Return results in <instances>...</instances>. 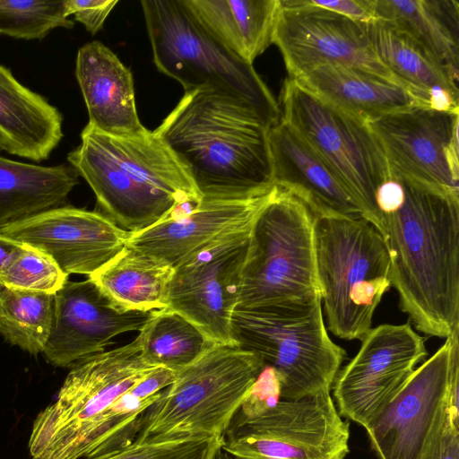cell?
<instances>
[{
  "instance_id": "1",
  "label": "cell",
  "mask_w": 459,
  "mask_h": 459,
  "mask_svg": "<svg viewBox=\"0 0 459 459\" xmlns=\"http://www.w3.org/2000/svg\"><path fill=\"white\" fill-rule=\"evenodd\" d=\"M157 368L143 358L139 334L74 363L33 421L30 459H88L131 444L142 415L160 396L143 399L133 388Z\"/></svg>"
},
{
  "instance_id": "2",
  "label": "cell",
  "mask_w": 459,
  "mask_h": 459,
  "mask_svg": "<svg viewBox=\"0 0 459 459\" xmlns=\"http://www.w3.org/2000/svg\"><path fill=\"white\" fill-rule=\"evenodd\" d=\"M270 128L245 100L202 88L185 91L154 131L204 199L238 200L275 186Z\"/></svg>"
},
{
  "instance_id": "3",
  "label": "cell",
  "mask_w": 459,
  "mask_h": 459,
  "mask_svg": "<svg viewBox=\"0 0 459 459\" xmlns=\"http://www.w3.org/2000/svg\"><path fill=\"white\" fill-rule=\"evenodd\" d=\"M402 204L382 215L390 281L416 329L447 338L459 326V199L403 179Z\"/></svg>"
},
{
  "instance_id": "4",
  "label": "cell",
  "mask_w": 459,
  "mask_h": 459,
  "mask_svg": "<svg viewBox=\"0 0 459 459\" xmlns=\"http://www.w3.org/2000/svg\"><path fill=\"white\" fill-rule=\"evenodd\" d=\"M67 161L92 189L100 212L132 233L203 200L154 130L116 136L87 124Z\"/></svg>"
},
{
  "instance_id": "5",
  "label": "cell",
  "mask_w": 459,
  "mask_h": 459,
  "mask_svg": "<svg viewBox=\"0 0 459 459\" xmlns=\"http://www.w3.org/2000/svg\"><path fill=\"white\" fill-rule=\"evenodd\" d=\"M314 237L328 329L339 338L361 341L391 287L384 238L363 217H314Z\"/></svg>"
},
{
  "instance_id": "6",
  "label": "cell",
  "mask_w": 459,
  "mask_h": 459,
  "mask_svg": "<svg viewBox=\"0 0 459 459\" xmlns=\"http://www.w3.org/2000/svg\"><path fill=\"white\" fill-rule=\"evenodd\" d=\"M237 346L258 355L277 374L281 400L330 392L345 351L327 333L322 298L255 308H236Z\"/></svg>"
},
{
  "instance_id": "7",
  "label": "cell",
  "mask_w": 459,
  "mask_h": 459,
  "mask_svg": "<svg viewBox=\"0 0 459 459\" xmlns=\"http://www.w3.org/2000/svg\"><path fill=\"white\" fill-rule=\"evenodd\" d=\"M264 367L252 351L214 344L176 371L173 383L142 415L135 439L181 435L223 438Z\"/></svg>"
},
{
  "instance_id": "8",
  "label": "cell",
  "mask_w": 459,
  "mask_h": 459,
  "mask_svg": "<svg viewBox=\"0 0 459 459\" xmlns=\"http://www.w3.org/2000/svg\"><path fill=\"white\" fill-rule=\"evenodd\" d=\"M153 62L185 91L218 90L254 107L272 127L281 119L279 103L253 65L220 45L182 0L141 2Z\"/></svg>"
},
{
  "instance_id": "9",
  "label": "cell",
  "mask_w": 459,
  "mask_h": 459,
  "mask_svg": "<svg viewBox=\"0 0 459 459\" xmlns=\"http://www.w3.org/2000/svg\"><path fill=\"white\" fill-rule=\"evenodd\" d=\"M316 296L322 298L314 216L300 200L276 186L251 230L237 307L281 305Z\"/></svg>"
},
{
  "instance_id": "10",
  "label": "cell",
  "mask_w": 459,
  "mask_h": 459,
  "mask_svg": "<svg viewBox=\"0 0 459 459\" xmlns=\"http://www.w3.org/2000/svg\"><path fill=\"white\" fill-rule=\"evenodd\" d=\"M279 107L281 119L330 166L363 218L380 233L377 193L392 177L381 145L367 122L289 77L283 82Z\"/></svg>"
},
{
  "instance_id": "11",
  "label": "cell",
  "mask_w": 459,
  "mask_h": 459,
  "mask_svg": "<svg viewBox=\"0 0 459 459\" xmlns=\"http://www.w3.org/2000/svg\"><path fill=\"white\" fill-rule=\"evenodd\" d=\"M349 423L330 392L280 400L262 416L227 429L221 448L235 459H345Z\"/></svg>"
},
{
  "instance_id": "12",
  "label": "cell",
  "mask_w": 459,
  "mask_h": 459,
  "mask_svg": "<svg viewBox=\"0 0 459 459\" xmlns=\"http://www.w3.org/2000/svg\"><path fill=\"white\" fill-rule=\"evenodd\" d=\"M392 178H403L459 199V112L414 106L367 121Z\"/></svg>"
},
{
  "instance_id": "13",
  "label": "cell",
  "mask_w": 459,
  "mask_h": 459,
  "mask_svg": "<svg viewBox=\"0 0 459 459\" xmlns=\"http://www.w3.org/2000/svg\"><path fill=\"white\" fill-rule=\"evenodd\" d=\"M279 1L273 44L281 53L289 78L321 65L339 64L406 88L375 56L365 23L307 0Z\"/></svg>"
},
{
  "instance_id": "14",
  "label": "cell",
  "mask_w": 459,
  "mask_h": 459,
  "mask_svg": "<svg viewBox=\"0 0 459 459\" xmlns=\"http://www.w3.org/2000/svg\"><path fill=\"white\" fill-rule=\"evenodd\" d=\"M426 356L424 338L409 322L371 328L358 353L339 370L333 382L340 416L365 428Z\"/></svg>"
},
{
  "instance_id": "15",
  "label": "cell",
  "mask_w": 459,
  "mask_h": 459,
  "mask_svg": "<svg viewBox=\"0 0 459 459\" xmlns=\"http://www.w3.org/2000/svg\"><path fill=\"white\" fill-rule=\"evenodd\" d=\"M251 230L198 253L176 267L170 281L167 308L189 320L216 344L236 345L231 323Z\"/></svg>"
},
{
  "instance_id": "16",
  "label": "cell",
  "mask_w": 459,
  "mask_h": 459,
  "mask_svg": "<svg viewBox=\"0 0 459 459\" xmlns=\"http://www.w3.org/2000/svg\"><path fill=\"white\" fill-rule=\"evenodd\" d=\"M451 338L365 427L379 459H422L448 399Z\"/></svg>"
},
{
  "instance_id": "17",
  "label": "cell",
  "mask_w": 459,
  "mask_h": 459,
  "mask_svg": "<svg viewBox=\"0 0 459 459\" xmlns=\"http://www.w3.org/2000/svg\"><path fill=\"white\" fill-rule=\"evenodd\" d=\"M0 233L42 251L67 275L89 277L126 247L132 232L100 212L64 205L6 226Z\"/></svg>"
},
{
  "instance_id": "18",
  "label": "cell",
  "mask_w": 459,
  "mask_h": 459,
  "mask_svg": "<svg viewBox=\"0 0 459 459\" xmlns=\"http://www.w3.org/2000/svg\"><path fill=\"white\" fill-rule=\"evenodd\" d=\"M154 312L121 311L91 279L67 281L55 293L52 327L42 354L55 367L71 368L104 351L116 336L140 331Z\"/></svg>"
},
{
  "instance_id": "19",
  "label": "cell",
  "mask_w": 459,
  "mask_h": 459,
  "mask_svg": "<svg viewBox=\"0 0 459 459\" xmlns=\"http://www.w3.org/2000/svg\"><path fill=\"white\" fill-rule=\"evenodd\" d=\"M269 193L248 199L208 200L178 207L170 216L138 232L127 242L174 269L212 245L250 230L271 200Z\"/></svg>"
},
{
  "instance_id": "20",
  "label": "cell",
  "mask_w": 459,
  "mask_h": 459,
  "mask_svg": "<svg viewBox=\"0 0 459 459\" xmlns=\"http://www.w3.org/2000/svg\"><path fill=\"white\" fill-rule=\"evenodd\" d=\"M274 186L300 200L314 217H363L330 166L284 121L269 129Z\"/></svg>"
},
{
  "instance_id": "21",
  "label": "cell",
  "mask_w": 459,
  "mask_h": 459,
  "mask_svg": "<svg viewBox=\"0 0 459 459\" xmlns=\"http://www.w3.org/2000/svg\"><path fill=\"white\" fill-rule=\"evenodd\" d=\"M75 76L88 111V125L116 136L148 130L136 111L130 70L101 42L93 40L78 49Z\"/></svg>"
},
{
  "instance_id": "22",
  "label": "cell",
  "mask_w": 459,
  "mask_h": 459,
  "mask_svg": "<svg viewBox=\"0 0 459 459\" xmlns=\"http://www.w3.org/2000/svg\"><path fill=\"white\" fill-rule=\"evenodd\" d=\"M63 136L59 109L22 84L5 67L0 73V151L41 162Z\"/></svg>"
},
{
  "instance_id": "23",
  "label": "cell",
  "mask_w": 459,
  "mask_h": 459,
  "mask_svg": "<svg viewBox=\"0 0 459 459\" xmlns=\"http://www.w3.org/2000/svg\"><path fill=\"white\" fill-rule=\"evenodd\" d=\"M335 107L368 121L429 104L403 86L339 64H325L292 78Z\"/></svg>"
},
{
  "instance_id": "24",
  "label": "cell",
  "mask_w": 459,
  "mask_h": 459,
  "mask_svg": "<svg viewBox=\"0 0 459 459\" xmlns=\"http://www.w3.org/2000/svg\"><path fill=\"white\" fill-rule=\"evenodd\" d=\"M198 23L240 60L254 61L273 44L279 0H182Z\"/></svg>"
},
{
  "instance_id": "25",
  "label": "cell",
  "mask_w": 459,
  "mask_h": 459,
  "mask_svg": "<svg viewBox=\"0 0 459 459\" xmlns=\"http://www.w3.org/2000/svg\"><path fill=\"white\" fill-rule=\"evenodd\" d=\"M79 177L70 164L43 166L0 156V230L65 205Z\"/></svg>"
},
{
  "instance_id": "26",
  "label": "cell",
  "mask_w": 459,
  "mask_h": 459,
  "mask_svg": "<svg viewBox=\"0 0 459 459\" xmlns=\"http://www.w3.org/2000/svg\"><path fill=\"white\" fill-rule=\"evenodd\" d=\"M373 5L375 19L410 36L458 80V1L373 0Z\"/></svg>"
},
{
  "instance_id": "27",
  "label": "cell",
  "mask_w": 459,
  "mask_h": 459,
  "mask_svg": "<svg viewBox=\"0 0 459 459\" xmlns=\"http://www.w3.org/2000/svg\"><path fill=\"white\" fill-rule=\"evenodd\" d=\"M174 268L152 255L126 246L89 276L124 312H151L168 307Z\"/></svg>"
},
{
  "instance_id": "28",
  "label": "cell",
  "mask_w": 459,
  "mask_h": 459,
  "mask_svg": "<svg viewBox=\"0 0 459 459\" xmlns=\"http://www.w3.org/2000/svg\"><path fill=\"white\" fill-rule=\"evenodd\" d=\"M365 24L375 56L409 91L429 106L438 89L459 99L458 80L410 36L381 19Z\"/></svg>"
},
{
  "instance_id": "29",
  "label": "cell",
  "mask_w": 459,
  "mask_h": 459,
  "mask_svg": "<svg viewBox=\"0 0 459 459\" xmlns=\"http://www.w3.org/2000/svg\"><path fill=\"white\" fill-rule=\"evenodd\" d=\"M138 334L144 360L174 371L191 364L216 344L193 323L169 308L155 311Z\"/></svg>"
},
{
  "instance_id": "30",
  "label": "cell",
  "mask_w": 459,
  "mask_h": 459,
  "mask_svg": "<svg viewBox=\"0 0 459 459\" xmlns=\"http://www.w3.org/2000/svg\"><path fill=\"white\" fill-rule=\"evenodd\" d=\"M55 294L13 289L0 283V335L8 343L38 355L48 339Z\"/></svg>"
},
{
  "instance_id": "31",
  "label": "cell",
  "mask_w": 459,
  "mask_h": 459,
  "mask_svg": "<svg viewBox=\"0 0 459 459\" xmlns=\"http://www.w3.org/2000/svg\"><path fill=\"white\" fill-rule=\"evenodd\" d=\"M74 26L65 1L0 0V34L26 40H41L57 28Z\"/></svg>"
},
{
  "instance_id": "32",
  "label": "cell",
  "mask_w": 459,
  "mask_h": 459,
  "mask_svg": "<svg viewBox=\"0 0 459 459\" xmlns=\"http://www.w3.org/2000/svg\"><path fill=\"white\" fill-rule=\"evenodd\" d=\"M222 443L221 437L204 435L134 439L117 450L88 459H212Z\"/></svg>"
},
{
  "instance_id": "33",
  "label": "cell",
  "mask_w": 459,
  "mask_h": 459,
  "mask_svg": "<svg viewBox=\"0 0 459 459\" xmlns=\"http://www.w3.org/2000/svg\"><path fill=\"white\" fill-rule=\"evenodd\" d=\"M67 281L68 275L52 258L26 244L0 277V283L6 287L49 294H55Z\"/></svg>"
},
{
  "instance_id": "34",
  "label": "cell",
  "mask_w": 459,
  "mask_h": 459,
  "mask_svg": "<svg viewBox=\"0 0 459 459\" xmlns=\"http://www.w3.org/2000/svg\"><path fill=\"white\" fill-rule=\"evenodd\" d=\"M281 399V381L273 368L264 366L247 393L230 425L262 416L275 406Z\"/></svg>"
},
{
  "instance_id": "35",
  "label": "cell",
  "mask_w": 459,
  "mask_h": 459,
  "mask_svg": "<svg viewBox=\"0 0 459 459\" xmlns=\"http://www.w3.org/2000/svg\"><path fill=\"white\" fill-rule=\"evenodd\" d=\"M422 459H459V419L447 404Z\"/></svg>"
},
{
  "instance_id": "36",
  "label": "cell",
  "mask_w": 459,
  "mask_h": 459,
  "mask_svg": "<svg viewBox=\"0 0 459 459\" xmlns=\"http://www.w3.org/2000/svg\"><path fill=\"white\" fill-rule=\"evenodd\" d=\"M66 13L82 23L91 34H96L103 27L104 22L117 0H65Z\"/></svg>"
},
{
  "instance_id": "37",
  "label": "cell",
  "mask_w": 459,
  "mask_h": 459,
  "mask_svg": "<svg viewBox=\"0 0 459 459\" xmlns=\"http://www.w3.org/2000/svg\"><path fill=\"white\" fill-rule=\"evenodd\" d=\"M316 5L359 22L375 19L373 0H307Z\"/></svg>"
},
{
  "instance_id": "38",
  "label": "cell",
  "mask_w": 459,
  "mask_h": 459,
  "mask_svg": "<svg viewBox=\"0 0 459 459\" xmlns=\"http://www.w3.org/2000/svg\"><path fill=\"white\" fill-rule=\"evenodd\" d=\"M403 196V188L399 181L391 179L384 183L377 193V205L381 217L396 210L402 204Z\"/></svg>"
},
{
  "instance_id": "39",
  "label": "cell",
  "mask_w": 459,
  "mask_h": 459,
  "mask_svg": "<svg viewBox=\"0 0 459 459\" xmlns=\"http://www.w3.org/2000/svg\"><path fill=\"white\" fill-rule=\"evenodd\" d=\"M23 245L0 233V277L20 254Z\"/></svg>"
},
{
  "instance_id": "40",
  "label": "cell",
  "mask_w": 459,
  "mask_h": 459,
  "mask_svg": "<svg viewBox=\"0 0 459 459\" xmlns=\"http://www.w3.org/2000/svg\"><path fill=\"white\" fill-rule=\"evenodd\" d=\"M212 459H235L231 455L220 448L214 455Z\"/></svg>"
},
{
  "instance_id": "41",
  "label": "cell",
  "mask_w": 459,
  "mask_h": 459,
  "mask_svg": "<svg viewBox=\"0 0 459 459\" xmlns=\"http://www.w3.org/2000/svg\"><path fill=\"white\" fill-rule=\"evenodd\" d=\"M5 69V66L0 65V73H2Z\"/></svg>"
}]
</instances>
